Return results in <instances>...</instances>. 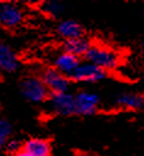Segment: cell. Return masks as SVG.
I'll use <instances>...</instances> for the list:
<instances>
[{
	"instance_id": "6da1fadb",
	"label": "cell",
	"mask_w": 144,
	"mask_h": 156,
	"mask_svg": "<svg viewBox=\"0 0 144 156\" xmlns=\"http://www.w3.org/2000/svg\"><path fill=\"white\" fill-rule=\"evenodd\" d=\"M87 62L96 66L103 71L115 69L120 63V56L110 48L101 45H90L89 50L84 55Z\"/></svg>"
},
{
	"instance_id": "7a4b0ae2",
	"label": "cell",
	"mask_w": 144,
	"mask_h": 156,
	"mask_svg": "<svg viewBox=\"0 0 144 156\" xmlns=\"http://www.w3.org/2000/svg\"><path fill=\"white\" fill-rule=\"evenodd\" d=\"M20 89L22 95L32 102H41L48 96V89L45 88L41 79L37 77L24 78L20 84Z\"/></svg>"
},
{
	"instance_id": "3957f363",
	"label": "cell",
	"mask_w": 144,
	"mask_h": 156,
	"mask_svg": "<svg viewBox=\"0 0 144 156\" xmlns=\"http://www.w3.org/2000/svg\"><path fill=\"white\" fill-rule=\"evenodd\" d=\"M24 20V12L21 6L13 2L0 4V24L5 28H16Z\"/></svg>"
},
{
	"instance_id": "277c9868",
	"label": "cell",
	"mask_w": 144,
	"mask_h": 156,
	"mask_svg": "<svg viewBox=\"0 0 144 156\" xmlns=\"http://www.w3.org/2000/svg\"><path fill=\"white\" fill-rule=\"evenodd\" d=\"M70 77L76 82L95 83V82L103 80L106 77V72L89 62H84V63L79 62V65Z\"/></svg>"
},
{
	"instance_id": "5b68a950",
	"label": "cell",
	"mask_w": 144,
	"mask_h": 156,
	"mask_svg": "<svg viewBox=\"0 0 144 156\" xmlns=\"http://www.w3.org/2000/svg\"><path fill=\"white\" fill-rule=\"evenodd\" d=\"M41 82L44 83L48 91H52V94L56 93H65L68 89L70 79L65 74L60 73L55 68L45 69L41 77Z\"/></svg>"
},
{
	"instance_id": "8992f818",
	"label": "cell",
	"mask_w": 144,
	"mask_h": 156,
	"mask_svg": "<svg viewBox=\"0 0 144 156\" xmlns=\"http://www.w3.org/2000/svg\"><path fill=\"white\" fill-rule=\"evenodd\" d=\"M50 106L55 113L61 116H70L76 113L74 107V95L65 91L52 94L50 98Z\"/></svg>"
},
{
	"instance_id": "52a82bcc",
	"label": "cell",
	"mask_w": 144,
	"mask_h": 156,
	"mask_svg": "<svg viewBox=\"0 0 144 156\" xmlns=\"http://www.w3.org/2000/svg\"><path fill=\"white\" fill-rule=\"evenodd\" d=\"M99 106V96L90 91H81L74 95V107L76 113L79 115H92L96 111Z\"/></svg>"
},
{
	"instance_id": "ba28073f",
	"label": "cell",
	"mask_w": 144,
	"mask_h": 156,
	"mask_svg": "<svg viewBox=\"0 0 144 156\" xmlns=\"http://www.w3.org/2000/svg\"><path fill=\"white\" fill-rule=\"evenodd\" d=\"M20 62L13 50L0 39V69L4 72H15L18 69Z\"/></svg>"
},
{
	"instance_id": "9c48e42d",
	"label": "cell",
	"mask_w": 144,
	"mask_h": 156,
	"mask_svg": "<svg viewBox=\"0 0 144 156\" xmlns=\"http://www.w3.org/2000/svg\"><path fill=\"white\" fill-rule=\"evenodd\" d=\"M54 63H55L56 71L65 74L66 77H70L73 73V71L77 68V66L79 65V58L76 57L74 55H71V54L63 51L55 57Z\"/></svg>"
},
{
	"instance_id": "30bf717a",
	"label": "cell",
	"mask_w": 144,
	"mask_h": 156,
	"mask_svg": "<svg viewBox=\"0 0 144 156\" xmlns=\"http://www.w3.org/2000/svg\"><path fill=\"white\" fill-rule=\"evenodd\" d=\"M57 33L66 40H72L83 37V27L73 20H65L59 23Z\"/></svg>"
},
{
	"instance_id": "8fae6325",
	"label": "cell",
	"mask_w": 144,
	"mask_h": 156,
	"mask_svg": "<svg viewBox=\"0 0 144 156\" xmlns=\"http://www.w3.org/2000/svg\"><path fill=\"white\" fill-rule=\"evenodd\" d=\"M143 96L138 93H122L115 99V104L124 110H138L143 106Z\"/></svg>"
},
{
	"instance_id": "7c38bea8",
	"label": "cell",
	"mask_w": 144,
	"mask_h": 156,
	"mask_svg": "<svg viewBox=\"0 0 144 156\" xmlns=\"http://www.w3.org/2000/svg\"><path fill=\"white\" fill-rule=\"evenodd\" d=\"M23 150L27 151L31 156H50L51 146L45 139L33 138L26 141Z\"/></svg>"
},
{
	"instance_id": "4fadbf2b",
	"label": "cell",
	"mask_w": 144,
	"mask_h": 156,
	"mask_svg": "<svg viewBox=\"0 0 144 156\" xmlns=\"http://www.w3.org/2000/svg\"><path fill=\"white\" fill-rule=\"evenodd\" d=\"M89 48H90V43L83 37L72 40H66L65 43V51L71 55H74L76 57L85 55Z\"/></svg>"
},
{
	"instance_id": "5bb4252c",
	"label": "cell",
	"mask_w": 144,
	"mask_h": 156,
	"mask_svg": "<svg viewBox=\"0 0 144 156\" xmlns=\"http://www.w3.org/2000/svg\"><path fill=\"white\" fill-rule=\"evenodd\" d=\"M10 134H11V126H10V123L6 119L0 118V150L9 141Z\"/></svg>"
},
{
	"instance_id": "9a60e30c",
	"label": "cell",
	"mask_w": 144,
	"mask_h": 156,
	"mask_svg": "<svg viewBox=\"0 0 144 156\" xmlns=\"http://www.w3.org/2000/svg\"><path fill=\"white\" fill-rule=\"evenodd\" d=\"M44 10H45L48 13L52 15V16H57L59 13L62 12L63 7H62V5H61L60 2H57V1H49V2H46V4L44 5Z\"/></svg>"
},
{
	"instance_id": "2e32d148",
	"label": "cell",
	"mask_w": 144,
	"mask_h": 156,
	"mask_svg": "<svg viewBox=\"0 0 144 156\" xmlns=\"http://www.w3.org/2000/svg\"><path fill=\"white\" fill-rule=\"evenodd\" d=\"M6 146H7V149L13 154V152H16V151H18V150H21L20 149V143L17 141V140H10V141H7L6 143Z\"/></svg>"
},
{
	"instance_id": "e0dca14e",
	"label": "cell",
	"mask_w": 144,
	"mask_h": 156,
	"mask_svg": "<svg viewBox=\"0 0 144 156\" xmlns=\"http://www.w3.org/2000/svg\"><path fill=\"white\" fill-rule=\"evenodd\" d=\"M12 156H31L27 151H24L23 149L22 150H18V151H16V152H13L12 154Z\"/></svg>"
}]
</instances>
